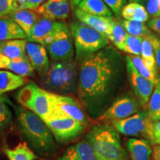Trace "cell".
Listing matches in <instances>:
<instances>
[{
  "label": "cell",
  "instance_id": "8",
  "mask_svg": "<svg viewBox=\"0 0 160 160\" xmlns=\"http://www.w3.org/2000/svg\"><path fill=\"white\" fill-rule=\"evenodd\" d=\"M44 122L56 141L59 144H68L75 141L87 128L68 117H50Z\"/></svg>",
  "mask_w": 160,
  "mask_h": 160
},
{
  "label": "cell",
  "instance_id": "15",
  "mask_svg": "<svg viewBox=\"0 0 160 160\" xmlns=\"http://www.w3.org/2000/svg\"><path fill=\"white\" fill-rule=\"evenodd\" d=\"M26 54L33 68L39 74H42L48 68L50 61L45 45L28 41Z\"/></svg>",
  "mask_w": 160,
  "mask_h": 160
},
{
  "label": "cell",
  "instance_id": "27",
  "mask_svg": "<svg viewBox=\"0 0 160 160\" xmlns=\"http://www.w3.org/2000/svg\"><path fill=\"white\" fill-rule=\"evenodd\" d=\"M121 22L122 24L123 27L125 28V31H127L128 34L131 35L132 37L145 39L153 33L147 27L145 23L128 21V20L125 19H122Z\"/></svg>",
  "mask_w": 160,
  "mask_h": 160
},
{
  "label": "cell",
  "instance_id": "13",
  "mask_svg": "<svg viewBox=\"0 0 160 160\" xmlns=\"http://www.w3.org/2000/svg\"><path fill=\"white\" fill-rule=\"evenodd\" d=\"M66 25L65 23L62 22L40 17L28 35L27 40L45 46L51 42L56 35Z\"/></svg>",
  "mask_w": 160,
  "mask_h": 160
},
{
  "label": "cell",
  "instance_id": "28",
  "mask_svg": "<svg viewBox=\"0 0 160 160\" xmlns=\"http://www.w3.org/2000/svg\"><path fill=\"white\" fill-rule=\"evenodd\" d=\"M146 111L152 121L160 120V78L156 83Z\"/></svg>",
  "mask_w": 160,
  "mask_h": 160
},
{
  "label": "cell",
  "instance_id": "18",
  "mask_svg": "<svg viewBox=\"0 0 160 160\" xmlns=\"http://www.w3.org/2000/svg\"><path fill=\"white\" fill-rule=\"evenodd\" d=\"M0 69H7L24 77H32L35 74L28 59H11L2 54H0Z\"/></svg>",
  "mask_w": 160,
  "mask_h": 160
},
{
  "label": "cell",
  "instance_id": "31",
  "mask_svg": "<svg viewBox=\"0 0 160 160\" xmlns=\"http://www.w3.org/2000/svg\"><path fill=\"white\" fill-rule=\"evenodd\" d=\"M143 62L150 69L153 71L154 72H157L159 74V71H158L157 62H156V57L154 52H153V48L151 42L147 38L143 39L142 45V51H141V56Z\"/></svg>",
  "mask_w": 160,
  "mask_h": 160
},
{
  "label": "cell",
  "instance_id": "4",
  "mask_svg": "<svg viewBox=\"0 0 160 160\" xmlns=\"http://www.w3.org/2000/svg\"><path fill=\"white\" fill-rule=\"evenodd\" d=\"M85 139L93 148L96 160H129L128 154L120 142L119 133L108 123L92 125Z\"/></svg>",
  "mask_w": 160,
  "mask_h": 160
},
{
  "label": "cell",
  "instance_id": "3",
  "mask_svg": "<svg viewBox=\"0 0 160 160\" xmlns=\"http://www.w3.org/2000/svg\"><path fill=\"white\" fill-rule=\"evenodd\" d=\"M80 63L77 60L51 61L46 71L39 74V86L55 94L71 96L77 93Z\"/></svg>",
  "mask_w": 160,
  "mask_h": 160
},
{
  "label": "cell",
  "instance_id": "17",
  "mask_svg": "<svg viewBox=\"0 0 160 160\" xmlns=\"http://www.w3.org/2000/svg\"><path fill=\"white\" fill-rule=\"evenodd\" d=\"M57 160H96V157L91 145L85 138L69 146Z\"/></svg>",
  "mask_w": 160,
  "mask_h": 160
},
{
  "label": "cell",
  "instance_id": "23",
  "mask_svg": "<svg viewBox=\"0 0 160 160\" xmlns=\"http://www.w3.org/2000/svg\"><path fill=\"white\" fill-rule=\"evenodd\" d=\"M28 82L25 77L11 71L0 70V93L20 88L27 85Z\"/></svg>",
  "mask_w": 160,
  "mask_h": 160
},
{
  "label": "cell",
  "instance_id": "14",
  "mask_svg": "<svg viewBox=\"0 0 160 160\" xmlns=\"http://www.w3.org/2000/svg\"><path fill=\"white\" fill-rule=\"evenodd\" d=\"M41 17L55 21L64 20L68 17L70 3L68 0H46L35 11Z\"/></svg>",
  "mask_w": 160,
  "mask_h": 160
},
{
  "label": "cell",
  "instance_id": "34",
  "mask_svg": "<svg viewBox=\"0 0 160 160\" xmlns=\"http://www.w3.org/2000/svg\"><path fill=\"white\" fill-rule=\"evenodd\" d=\"M12 113L8 106L0 98V133L8 128L11 124Z\"/></svg>",
  "mask_w": 160,
  "mask_h": 160
},
{
  "label": "cell",
  "instance_id": "7",
  "mask_svg": "<svg viewBox=\"0 0 160 160\" xmlns=\"http://www.w3.org/2000/svg\"><path fill=\"white\" fill-rule=\"evenodd\" d=\"M50 100L51 113L48 118H71L85 127H88L91 123V117L85 111L79 100L76 99L72 96L59 95L51 93Z\"/></svg>",
  "mask_w": 160,
  "mask_h": 160
},
{
  "label": "cell",
  "instance_id": "32",
  "mask_svg": "<svg viewBox=\"0 0 160 160\" xmlns=\"http://www.w3.org/2000/svg\"><path fill=\"white\" fill-rule=\"evenodd\" d=\"M142 38H138L128 34L122 51L129 55L141 56Z\"/></svg>",
  "mask_w": 160,
  "mask_h": 160
},
{
  "label": "cell",
  "instance_id": "36",
  "mask_svg": "<svg viewBox=\"0 0 160 160\" xmlns=\"http://www.w3.org/2000/svg\"><path fill=\"white\" fill-rule=\"evenodd\" d=\"M17 9L16 0H0V17H9Z\"/></svg>",
  "mask_w": 160,
  "mask_h": 160
},
{
  "label": "cell",
  "instance_id": "41",
  "mask_svg": "<svg viewBox=\"0 0 160 160\" xmlns=\"http://www.w3.org/2000/svg\"><path fill=\"white\" fill-rule=\"evenodd\" d=\"M152 157L153 160H160V145L153 146Z\"/></svg>",
  "mask_w": 160,
  "mask_h": 160
},
{
  "label": "cell",
  "instance_id": "11",
  "mask_svg": "<svg viewBox=\"0 0 160 160\" xmlns=\"http://www.w3.org/2000/svg\"><path fill=\"white\" fill-rule=\"evenodd\" d=\"M125 69L127 77L133 93L137 98L140 105L146 110L151 97L155 84L145 79L137 71L128 56L125 57Z\"/></svg>",
  "mask_w": 160,
  "mask_h": 160
},
{
  "label": "cell",
  "instance_id": "35",
  "mask_svg": "<svg viewBox=\"0 0 160 160\" xmlns=\"http://www.w3.org/2000/svg\"><path fill=\"white\" fill-rule=\"evenodd\" d=\"M117 17H121L122 11L128 4V0H103Z\"/></svg>",
  "mask_w": 160,
  "mask_h": 160
},
{
  "label": "cell",
  "instance_id": "45",
  "mask_svg": "<svg viewBox=\"0 0 160 160\" xmlns=\"http://www.w3.org/2000/svg\"><path fill=\"white\" fill-rule=\"evenodd\" d=\"M0 54H2V51H1V45H0Z\"/></svg>",
  "mask_w": 160,
  "mask_h": 160
},
{
  "label": "cell",
  "instance_id": "37",
  "mask_svg": "<svg viewBox=\"0 0 160 160\" xmlns=\"http://www.w3.org/2000/svg\"><path fill=\"white\" fill-rule=\"evenodd\" d=\"M45 1L46 0H16V3H17V9H28L37 11Z\"/></svg>",
  "mask_w": 160,
  "mask_h": 160
},
{
  "label": "cell",
  "instance_id": "2",
  "mask_svg": "<svg viewBox=\"0 0 160 160\" xmlns=\"http://www.w3.org/2000/svg\"><path fill=\"white\" fill-rule=\"evenodd\" d=\"M17 117L20 133L33 151L42 156L56 153V140L41 118L23 107L17 108Z\"/></svg>",
  "mask_w": 160,
  "mask_h": 160
},
{
  "label": "cell",
  "instance_id": "39",
  "mask_svg": "<svg viewBox=\"0 0 160 160\" xmlns=\"http://www.w3.org/2000/svg\"><path fill=\"white\" fill-rule=\"evenodd\" d=\"M145 8L150 19L160 17V8L157 0H147L145 3Z\"/></svg>",
  "mask_w": 160,
  "mask_h": 160
},
{
  "label": "cell",
  "instance_id": "22",
  "mask_svg": "<svg viewBox=\"0 0 160 160\" xmlns=\"http://www.w3.org/2000/svg\"><path fill=\"white\" fill-rule=\"evenodd\" d=\"M27 39H13L0 42L2 54L11 59H28L26 54Z\"/></svg>",
  "mask_w": 160,
  "mask_h": 160
},
{
  "label": "cell",
  "instance_id": "26",
  "mask_svg": "<svg viewBox=\"0 0 160 160\" xmlns=\"http://www.w3.org/2000/svg\"><path fill=\"white\" fill-rule=\"evenodd\" d=\"M5 153L8 160H36L39 158L27 142H20L13 148H5Z\"/></svg>",
  "mask_w": 160,
  "mask_h": 160
},
{
  "label": "cell",
  "instance_id": "1",
  "mask_svg": "<svg viewBox=\"0 0 160 160\" xmlns=\"http://www.w3.org/2000/svg\"><path fill=\"white\" fill-rule=\"evenodd\" d=\"M122 72V56L110 46L80 62L77 95L90 117H99L102 105L120 82Z\"/></svg>",
  "mask_w": 160,
  "mask_h": 160
},
{
  "label": "cell",
  "instance_id": "25",
  "mask_svg": "<svg viewBox=\"0 0 160 160\" xmlns=\"http://www.w3.org/2000/svg\"><path fill=\"white\" fill-rule=\"evenodd\" d=\"M121 17L123 19L143 23L147 22L150 19L145 6L135 2L128 3L122 11Z\"/></svg>",
  "mask_w": 160,
  "mask_h": 160
},
{
  "label": "cell",
  "instance_id": "21",
  "mask_svg": "<svg viewBox=\"0 0 160 160\" xmlns=\"http://www.w3.org/2000/svg\"><path fill=\"white\" fill-rule=\"evenodd\" d=\"M9 17L19 25L27 37L40 18V16L35 11L28 9H17Z\"/></svg>",
  "mask_w": 160,
  "mask_h": 160
},
{
  "label": "cell",
  "instance_id": "6",
  "mask_svg": "<svg viewBox=\"0 0 160 160\" xmlns=\"http://www.w3.org/2000/svg\"><path fill=\"white\" fill-rule=\"evenodd\" d=\"M51 93L40 88L37 83H28L16 95L17 102L45 121L51 113Z\"/></svg>",
  "mask_w": 160,
  "mask_h": 160
},
{
  "label": "cell",
  "instance_id": "12",
  "mask_svg": "<svg viewBox=\"0 0 160 160\" xmlns=\"http://www.w3.org/2000/svg\"><path fill=\"white\" fill-rule=\"evenodd\" d=\"M152 120L145 110L125 119L115 120L111 126L120 134L129 137H146L148 129Z\"/></svg>",
  "mask_w": 160,
  "mask_h": 160
},
{
  "label": "cell",
  "instance_id": "40",
  "mask_svg": "<svg viewBox=\"0 0 160 160\" xmlns=\"http://www.w3.org/2000/svg\"><path fill=\"white\" fill-rule=\"evenodd\" d=\"M146 25L152 33L160 38V17L150 19L146 22Z\"/></svg>",
  "mask_w": 160,
  "mask_h": 160
},
{
  "label": "cell",
  "instance_id": "19",
  "mask_svg": "<svg viewBox=\"0 0 160 160\" xmlns=\"http://www.w3.org/2000/svg\"><path fill=\"white\" fill-rule=\"evenodd\" d=\"M127 148L131 160H151L153 149L145 139L131 138L128 140Z\"/></svg>",
  "mask_w": 160,
  "mask_h": 160
},
{
  "label": "cell",
  "instance_id": "42",
  "mask_svg": "<svg viewBox=\"0 0 160 160\" xmlns=\"http://www.w3.org/2000/svg\"><path fill=\"white\" fill-rule=\"evenodd\" d=\"M68 1L72 10L74 11V10L77 8V6L79 5V4L81 2L82 0H68Z\"/></svg>",
  "mask_w": 160,
  "mask_h": 160
},
{
  "label": "cell",
  "instance_id": "24",
  "mask_svg": "<svg viewBox=\"0 0 160 160\" xmlns=\"http://www.w3.org/2000/svg\"><path fill=\"white\" fill-rule=\"evenodd\" d=\"M77 8L89 14L100 17H113V14L103 0H82Z\"/></svg>",
  "mask_w": 160,
  "mask_h": 160
},
{
  "label": "cell",
  "instance_id": "29",
  "mask_svg": "<svg viewBox=\"0 0 160 160\" xmlns=\"http://www.w3.org/2000/svg\"><path fill=\"white\" fill-rule=\"evenodd\" d=\"M128 56L130 59L131 60L132 63H133L135 68L137 69V71L139 72L140 74L143 77H145V79L149 80V81H151V82H153L156 85V83L157 82V81L160 78V75L159 73L150 69L149 68L145 65L140 56Z\"/></svg>",
  "mask_w": 160,
  "mask_h": 160
},
{
  "label": "cell",
  "instance_id": "33",
  "mask_svg": "<svg viewBox=\"0 0 160 160\" xmlns=\"http://www.w3.org/2000/svg\"><path fill=\"white\" fill-rule=\"evenodd\" d=\"M145 139L152 146L160 145V120L151 122L146 133Z\"/></svg>",
  "mask_w": 160,
  "mask_h": 160
},
{
  "label": "cell",
  "instance_id": "10",
  "mask_svg": "<svg viewBox=\"0 0 160 160\" xmlns=\"http://www.w3.org/2000/svg\"><path fill=\"white\" fill-rule=\"evenodd\" d=\"M45 48L51 61L65 62L74 60V44L68 25L60 31L51 42L45 45Z\"/></svg>",
  "mask_w": 160,
  "mask_h": 160
},
{
  "label": "cell",
  "instance_id": "43",
  "mask_svg": "<svg viewBox=\"0 0 160 160\" xmlns=\"http://www.w3.org/2000/svg\"><path fill=\"white\" fill-rule=\"evenodd\" d=\"M129 2H135V3H139L140 5H145L146 1L147 0H128Z\"/></svg>",
  "mask_w": 160,
  "mask_h": 160
},
{
  "label": "cell",
  "instance_id": "20",
  "mask_svg": "<svg viewBox=\"0 0 160 160\" xmlns=\"http://www.w3.org/2000/svg\"><path fill=\"white\" fill-rule=\"evenodd\" d=\"M13 39H27V35L10 17H0V42Z\"/></svg>",
  "mask_w": 160,
  "mask_h": 160
},
{
  "label": "cell",
  "instance_id": "30",
  "mask_svg": "<svg viewBox=\"0 0 160 160\" xmlns=\"http://www.w3.org/2000/svg\"><path fill=\"white\" fill-rule=\"evenodd\" d=\"M128 33L123 27L121 20H117L114 18L113 27H112V33L109 38L110 41L113 44L115 47L122 51Z\"/></svg>",
  "mask_w": 160,
  "mask_h": 160
},
{
  "label": "cell",
  "instance_id": "9",
  "mask_svg": "<svg viewBox=\"0 0 160 160\" xmlns=\"http://www.w3.org/2000/svg\"><path fill=\"white\" fill-rule=\"evenodd\" d=\"M141 105L137 99L129 95L118 98L97 118L100 123L112 122L139 113Z\"/></svg>",
  "mask_w": 160,
  "mask_h": 160
},
{
  "label": "cell",
  "instance_id": "5",
  "mask_svg": "<svg viewBox=\"0 0 160 160\" xmlns=\"http://www.w3.org/2000/svg\"><path fill=\"white\" fill-rule=\"evenodd\" d=\"M69 29L75 47V59L79 63L88 56L105 48L110 43L105 35L79 20L72 22Z\"/></svg>",
  "mask_w": 160,
  "mask_h": 160
},
{
  "label": "cell",
  "instance_id": "44",
  "mask_svg": "<svg viewBox=\"0 0 160 160\" xmlns=\"http://www.w3.org/2000/svg\"><path fill=\"white\" fill-rule=\"evenodd\" d=\"M158 3H159V8H160V0H157Z\"/></svg>",
  "mask_w": 160,
  "mask_h": 160
},
{
  "label": "cell",
  "instance_id": "16",
  "mask_svg": "<svg viewBox=\"0 0 160 160\" xmlns=\"http://www.w3.org/2000/svg\"><path fill=\"white\" fill-rule=\"evenodd\" d=\"M73 11L75 13L76 17L79 21L85 23V25H88L96 31L103 33L109 39L112 33V27H113L114 18L89 14L77 8H76Z\"/></svg>",
  "mask_w": 160,
  "mask_h": 160
},
{
  "label": "cell",
  "instance_id": "38",
  "mask_svg": "<svg viewBox=\"0 0 160 160\" xmlns=\"http://www.w3.org/2000/svg\"><path fill=\"white\" fill-rule=\"evenodd\" d=\"M147 39L149 40L152 48H153L156 57V62H157V68L159 73H160V38L153 33Z\"/></svg>",
  "mask_w": 160,
  "mask_h": 160
}]
</instances>
